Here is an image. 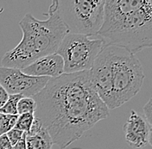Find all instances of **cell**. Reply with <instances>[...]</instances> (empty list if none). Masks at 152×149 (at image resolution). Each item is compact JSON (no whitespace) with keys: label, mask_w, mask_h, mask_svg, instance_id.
I'll return each mask as SVG.
<instances>
[{"label":"cell","mask_w":152,"mask_h":149,"mask_svg":"<svg viewBox=\"0 0 152 149\" xmlns=\"http://www.w3.org/2000/svg\"><path fill=\"white\" fill-rule=\"evenodd\" d=\"M12 145L6 134L0 135V149H12Z\"/></svg>","instance_id":"obj_17"},{"label":"cell","mask_w":152,"mask_h":149,"mask_svg":"<svg viewBox=\"0 0 152 149\" xmlns=\"http://www.w3.org/2000/svg\"><path fill=\"white\" fill-rule=\"evenodd\" d=\"M9 97V93L6 92V90L0 84V109L8 101Z\"/></svg>","instance_id":"obj_18"},{"label":"cell","mask_w":152,"mask_h":149,"mask_svg":"<svg viewBox=\"0 0 152 149\" xmlns=\"http://www.w3.org/2000/svg\"><path fill=\"white\" fill-rule=\"evenodd\" d=\"M57 13L68 33L97 37L103 24L104 0H56Z\"/></svg>","instance_id":"obj_5"},{"label":"cell","mask_w":152,"mask_h":149,"mask_svg":"<svg viewBox=\"0 0 152 149\" xmlns=\"http://www.w3.org/2000/svg\"><path fill=\"white\" fill-rule=\"evenodd\" d=\"M35 120L34 114H23L19 115L15 128L23 133H28Z\"/></svg>","instance_id":"obj_14"},{"label":"cell","mask_w":152,"mask_h":149,"mask_svg":"<svg viewBox=\"0 0 152 149\" xmlns=\"http://www.w3.org/2000/svg\"><path fill=\"white\" fill-rule=\"evenodd\" d=\"M22 72L33 77H48L56 78L64 74V62L58 54L43 56L23 68Z\"/></svg>","instance_id":"obj_9"},{"label":"cell","mask_w":152,"mask_h":149,"mask_svg":"<svg viewBox=\"0 0 152 149\" xmlns=\"http://www.w3.org/2000/svg\"><path fill=\"white\" fill-rule=\"evenodd\" d=\"M150 125L137 112L132 110L124 126L126 142L134 148H142L149 140Z\"/></svg>","instance_id":"obj_8"},{"label":"cell","mask_w":152,"mask_h":149,"mask_svg":"<svg viewBox=\"0 0 152 149\" xmlns=\"http://www.w3.org/2000/svg\"><path fill=\"white\" fill-rule=\"evenodd\" d=\"M103 40L68 33L62 40L56 54L64 62V73L89 71L96 58L104 48Z\"/></svg>","instance_id":"obj_6"},{"label":"cell","mask_w":152,"mask_h":149,"mask_svg":"<svg viewBox=\"0 0 152 149\" xmlns=\"http://www.w3.org/2000/svg\"><path fill=\"white\" fill-rule=\"evenodd\" d=\"M98 37L133 55L152 47V0H107Z\"/></svg>","instance_id":"obj_2"},{"label":"cell","mask_w":152,"mask_h":149,"mask_svg":"<svg viewBox=\"0 0 152 149\" xmlns=\"http://www.w3.org/2000/svg\"><path fill=\"white\" fill-rule=\"evenodd\" d=\"M12 149H27L26 140H25V134H24L23 137L22 138V140L18 141L16 145H14L12 147Z\"/></svg>","instance_id":"obj_19"},{"label":"cell","mask_w":152,"mask_h":149,"mask_svg":"<svg viewBox=\"0 0 152 149\" xmlns=\"http://www.w3.org/2000/svg\"><path fill=\"white\" fill-rule=\"evenodd\" d=\"M22 97H23L22 95H10L8 101L0 109V113L10 116H18V103Z\"/></svg>","instance_id":"obj_11"},{"label":"cell","mask_w":152,"mask_h":149,"mask_svg":"<svg viewBox=\"0 0 152 149\" xmlns=\"http://www.w3.org/2000/svg\"><path fill=\"white\" fill-rule=\"evenodd\" d=\"M148 143H150V145L152 147V127L150 129V134H149V140Z\"/></svg>","instance_id":"obj_20"},{"label":"cell","mask_w":152,"mask_h":149,"mask_svg":"<svg viewBox=\"0 0 152 149\" xmlns=\"http://www.w3.org/2000/svg\"><path fill=\"white\" fill-rule=\"evenodd\" d=\"M33 98L35 117L60 148H67L110 115L92 83L90 70L51 78Z\"/></svg>","instance_id":"obj_1"},{"label":"cell","mask_w":152,"mask_h":149,"mask_svg":"<svg viewBox=\"0 0 152 149\" xmlns=\"http://www.w3.org/2000/svg\"><path fill=\"white\" fill-rule=\"evenodd\" d=\"M57 2L48 8L46 20H39L27 13L19 23L23 37L18 46L4 54L1 63L4 67L23 70L43 56L56 54L62 40L68 34L57 13Z\"/></svg>","instance_id":"obj_3"},{"label":"cell","mask_w":152,"mask_h":149,"mask_svg":"<svg viewBox=\"0 0 152 149\" xmlns=\"http://www.w3.org/2000/svg\"><path fill=\"white\" fill-rule=\"evenodd\" d=\"M18 117V116H10L0 113V135L8 133L15 127Z\"/></svg>","instance_id":"obj_13"},{"label":"cell","mask_w":152,"mask_h":149,"mask_svg":"<svg viewBox=\"0 0 152 149\" xmlns=\"http://www.w3.org/2000/svg\"><path fill=\"white\" fill-rule=\"evenodd\" d=\"M142 110L145 120L149 123V125L152 127V97L145 103V105L142 108Z\"/></svg>","instance_id":"obj_16"},{"label":"cell","mask_w":152,"mask_h":149,"mask_svg":"<svg viewBox=\"0 0 152 149\" xmlns=\"http://www.w3.org/2000/svg\"><path fill=\"white\" fill-rule=\"evenodd\" d=\"M50 79L48 77L29 76L18 68L0 66V84L9 95L33 97L46 86Z\"/></svg>","instance_id":"obj_7"},{"label":"cell","mask_w":152,"mask_h":149,"mask_svg":"<svg viewBox=\"0 0 152 149\" xmlns=\"http://www.w3.org/2000/svg\"><path fill=\"white\" fill-rule=\"evenodd\" d=\"M24 134H25V133H23V131L19 130V129H16V128L14 127V128H13L12 129H10L8 133H6V135H7V137L9 138L11 145L14 146V145H16L18 141H20V140H22V138L23 137Z\"/></svg>","instance_id":"obj_15"},{"label":"cell","mask_w":152,"mask_h":149,"mask_svg":"<svg viewBox=\"0 0 152 149\" xmlns=\"http://www.w3.org/2000/svg\"><path fill=\"white\" fill-rule=\"evenodd\" d=\"M27 149H52L54 145L48 130L35 117L34 122L28 133H25Z\"/></svg>","instance_id":"obj_10"},{"label":"cell","mask_w":152,"mask_h":149,"mask_svg":"<svg viewBox=\"0 0 152 149\" xmlns=\"http://www.w3.org/2000/svg\"><path fill=\"white\" fill-rule=\"evenodd\" d=\"M111 58L113 102L111 110L122 106L139 92L144 73L137 57L122 47L106 46Z\"/></svg>","instance_id":"obj_4"},{"label":"cell","mask_w":152,"mask_h":149,"mask_svg":"<svg viewBox=\"0 0 152 149\" xmlns=\"http://www.w3.org/2000/svg\"><path fill=\"white\" fill-rule=\"evenodd\" d=\"M37 109V102L33 97H23L18 103V115L34 114Z\"/></svg>","instance_id":"obj_12"}]
</instances>
